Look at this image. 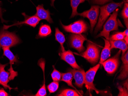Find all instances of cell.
<instances>
[{
	"label": "cell",
	"mask_w": 128,
	"mask_h": 96,
	"mask_svg": "<svg viewBox=\"0 0 128 96\" xmlns=\"http://www.w3.org/2000/svg\"><path fill=\"white\" fill-rule=\"evenodd\" d=\"M124 2L120 3L112 2L100 7V12L98 18V24L95 29L94 33L96 34L100 31L103 25L108 16L116 10L118 7L122 6Z\"/></svg>",
	"instance_id": "1"
},
{
	"label": "cell",
	"mask_w": 128,
	"mask_h": 96,
	"mask_svg": "<svg viewBox=\"0 0 128 96\" xmlns=\"http://www.w3.org/2000/svg\"><path fill=\"white\" fill-rule=\"evenodd\" d=\"M118 11V9H117L114 11L104 25L102 30L97 36V37L103 36L109 40L110 32L118 30V25L117 21Z\"/></svg>",
	"instance_id": "2"
},
{
	"label": "cell",
	"mask_w": 128,
	"mask_h": 96,
	"mask_svg": "<svg viewBox=\"0 0 128 96\" xmlns=\"http://www.w3.org/2000/svg\"><path fill=\"white\" fill-rule=\"evenodd\" d=\"M19 38L14 32L8 31H0V50L1 48H10L20 43Z\"/></svg>",
	"instance_id": "3"
},
{
	"label": "cell",
	"mask_w": 128,
	"mask_h": 96,
	"mask_svg": "<svg viewBox=\"0 0 128 96\" xmlns=\"http://www.w3.org/2000/svg\"><path fill=\"white\" fill-rule=\"evenodd\" d=\"M100 48L97 45L88 42L86 51L81 53L80 55L92 64L96 63L100 59Z\"/></svg>",
	"instance_id": "4"
},
{
	"label": "cell",
	"mask_w": 128,
	"mask_h": 96,
	"mask_svg": "<svg viewBox=\"0 0 128 96\" xmlns=\"http://www.w3.org/2000/svg\"><path fill=\"white\" fill-rule=\"evenodd\" d=\"M61 25L65 31L76 34L86 33L88 29L87 24L82 20H79L68 25H64L62 23Z\"/></svg>",
	"instance_id": "5"
},
{
	"label": "cell",
	"mask_w": 128,
	"mask_h": 96,
	"mask_svg": "<svg viewBox=\"0 0 128 96\" xmlns=\"http://www.w3.org/2000/svg\"><path fill=\"white\" fill-rule=\"evenodd\" d=\"M100 6L93 5L88 10H86L78 14V15L84 18H87L90 20V31L92 32L95 26L97 23L98 15L100 13Z\"/></svg>",
	"instance_id": "6"
},
{
	"label": "cell",
	"mask_w": 128,
	"mask_h": 96,
	"mask_svg": "<svg viewBox=\"0 0 128 96\" xmlns=\"http://www.w3.org/2000/svg\"><path fill=\"white\" fill-rule=\"evenodd\" d=\"M100 64H98L94 67L90 69L88 71L85 72V84L86 86L90 91H95L97 94L100 93V91L96 88L93 84L95 76L97 71L100 68Z\"/></svg>",
	"instance_id": "7"
},
{
	"label": "cell",
	"mask_w": 128,
	"mask_h": 96,
	"mask_svg": "<svg viewBox=\"0 0 128 96\" xmlns=\"http://www.w3.org/2000/svg\"><path fill=\"white\" fill-rule=\"evenodd\" d=\"M121 51L119 50L114 57L108 59L102 63L104 69L109 74H113L116 71L119 64V57Z\"/></svg>",
	"instance_id": "8"
},
{
	"label": "cell",
	"mask_w": 128,
	"mask_h": 96,
	"mask_svg": "<svg viewBox=\"0 0 128 96\" xmlns=\"http://www.w3.org/2000/svg\"><path fill=\"white\" fill-rule=\"evenodd\" d=\"M2 49L3 50L4 55L7 57L10 61V68L8 69V71L10 72V76H9V80H13L17 76L18 73L17 72L15 71L13 69L12 65L14 64V63H16L18 62L17 60L16 56L11 51L10 48L7 47H2Z\"/></svg>",
	"instance_id": "9"
},
{
	"label": "cell",
	"mask_w": 128,
	"mask_h": 96,
	"mask_svg": "<svg viewBox=\"0 0 128 96\" xmlns=\"http://www.w3.org/2000/svg\"><path fill=\"white\" fill-rule=\"evenodd\" d=\"M22 15L24 16L25 17L24 21H18L15 23L14 24L10 25H4L3 26V30H7L8 28L12 26H19L22 25L23 24H26V25L32 26L33 28H35L38 24L39 21L41 20L39 18L35 15L32 16H29L26 15L25 13H22Z\"/></svg>",
	"instance_id": "10"
},
{
	"label": "cell",
	"mask_w": 128,
	"mask_h": 96,
	"mask_svg": "<svg viewBox=\"0 0 128 96\" xmlns=\"http://www.w3.org/2000/svg\"><path fill=\"white\" fill-rule=\"evenodd\" d=\"M85 40V38L80 34H73L70 37L71 47L77 50L80 53H82L84 50L83 43Z\"/></svg>",
	"instance_id": "11"
},
{
	"label": "cell",
	"mask_w": 128,
	"mask_h": 96,
	"mask_svg": "<svg viewBox=\"0 0 128 96\" xmlns=\"http://www.w3.org/2000/svg\"><path fill=\"white\" fill-rule=\"evenodd\" d=\"M61 59L66 62L73 69H80V67L77 63L73 53L70 50L62 52L59 53Z\"/></svg>",
	"instance_id": "12"
},
{
	"label": "cell",
	"mask_w": 128,
	"mask_h": 96,
	"mask_svg": "<svg viewBox=\"0 0 128 96\" xmlns=\"http://www.w3.org/2000/svg\"><path fill=\"white\" fill-rule=\"evenodd\" d=\"M69 72L72 73L73 77L75 81V84L79 88H82L83 85L85 84V72L83 69H68Z\"/></svg>",
	"instance_id": "13"
},
{
	"label": "cell",
	"mask_w": 128,
	"mask_h": 96,
	"mask_svg": "<svg viewBox=\"0 0 128 96\" xmlns=\"http://www.w3.org/2000/svg\"><path fill=\"white\" fill-rule=\"evenodd\" d=\"M8 64H2L0 63V85H1L6 89H8L9 90L16 89L10 87L8 85L10 80L9 76H10V72L6 71L5 68Z\"/></svg>",
	"instance_id": "14"
},
{
	"label": "cell",
	"mask_w": 128,
	"mask_h": 96,
	"mask_svg": "<svg viewBox=\"0 0 128 96\" xmlns=\"http://www.w3.org/2000/svg\"><path fill=\"white\" fill-rule=\"evenodd\" d=\"M36 12L35 15L40 20H45L49 23H53V20L50 16L49 10H45L44 7V5H38L36 7Z\"/></svg>",
	"instance_id": "15"
},
{
	"label": "cell",
	"mask_w": 128,
	"mask_h": 96,
	"mask_svg": "<svg viewBox=\"0 0 128 96\" xmlns=\"http://www.w3.org/2000/svg\"><path fill=\"white\" fill-rule=\"evenodd\" d=\"M105 41V46L102 50L100 56V64H102L103 62L108 59L111 55V48L109 40L104 38Z\"/></svg>",
	"instance_id": "16"
},
{
	"label": "cell",
	"mask_w": 128,
	"mask_h": 96,
	"mask_svg": "<svg viewBox=\"0 0 128 96\" xmlns=\"http://www.w3.org/2000/svg\"><path fill=\"white\" fill-rule=\"evenodd\" d=\"M122 60V61L123 65L122 69L118 76V79L119 80H124L128 77V52H127L124 54V56H122L121 58Z\"/></svg>",
	"instance_id": "17"
},
{
	"label": "cell",
	"mask_w": 128,
	"mask_h": 96,
	"mask_svg": "<svg viewBox=\"0 0 128 96\" xmlns=\"http://www.w3.org/2000/svg\"><path fill=\"white\" fill-rule=\"evenodd\" d=\"M38 65L41 68L44 73V84L39 90L37 93L34 96H45L47 95L46 90V86L45 82V75H44V70H45V61L43 59H40L38 62Z\"/></svg>",
	"instance_id": "18"
},
{
	"label": "cell",
	"mask_w": 128,
	"mask_h": 96,
	"mask_svg": "<svg viewBox=\"0 0 128 96\" xmlns=\"http://www.w3.org/2000/svg\"><path fill=\"white\" fill-rule=\"evenodd\" d=\"M109 41L111 49L113 48L119 49L122 51V56H124L127 51L128 44H126L125 41L123 40V39L119 40H109Z\"/></svg>",
	"instance_id": "19"
},
{
	"label": "cell",
	"mask_w": 128,
	"mask_h": 96,
	"mask_svg": "<svg viewBox=\"0 0 128 96\" xmlns=\"http://www.w3.org/2000/svg\"><path fill=\"white\" fill-rule=\"evenodd\" d=\"M52 33L51 27L46 24H42L40 27L38 33L37 37L45 38L51 35Z\"/></svg>",
	"instance_id": "20"
},
{
	"label": "cell",
	"mask_w": 128,
	"mask_h": 96,
	"mask_svg": "<svg viewBox=\"0 0 128 96\" xmlns=\"http://www.w3.org/2000/svg\"><path fill=\"white\" fill-rule=\"evenodd\" d=\"M62 79L61 81L64 82L67 84L69 86L72 87L75 90H76L77 91L80 92L76 89L73 86L72 84V80L73 79V75L72 73L70 72H67V73H62Z\"/></svg>",
	"instance_id": "21"
},
{
	"label": "cell",
	"mask_w": 128,
	"mask_h": 96,
	"mask_svg": "<svg viewBox=\"0 0 128 96\" xmlns=\"http://www.w3.org/2000/svg\"><path fill=\"white\" fill-rule=\"evenodd\" d=\"M55 36L56 40L60 43L62 52L65 51V49L63 46V44L66 40L65 36L58 28H55Z\"/></svg>",
	"instance_id": "22"
},
{
	"label": "cell",
	"mask_w": 128,
	"mask_h": 96,
	"mask_svg": "<svg viewBox=\"0 0 128 96\" xmlns=\"http://www.w3.org/2000/svg\"><path fill=\"white\" fill-rule=\"evenodd\" d=\"M86 0H70L71 7L72 8V13L71 18L74 17L75 16L78 15V13L77 12V8L80 3L84 2Z\"/></svg>",
	"instance_id": "23"
},
{
	"label": "cell",
	"mask_w": 128,
	"mask_h": 96,
	"mask_svg": "<svg viewBox=\"0 0 128 96\" xmlns=\"http://www.w3.org/2000/svg\"><path fill=\"white\" fill-rule=\"evenodd\" d=\"M57 96H82L80 92L77 91L76 90L70 89L63 90Z\"/></svg>",
	"instance_id": "24"
},
{
	"label": "cell",
	"mask_w": 128,
	"mask_h": 96,
	"mask_svg": "<svg viewBox=\"0 0 128 96\" xmlns=\"http://www.w3.org/2000/svg\"><path fill=\"white\" fill-rule=\"evenodd\" d=\"M122 16L124 19V21L126 28H128V1L125 2L123 9L122 11Z\"/></svg>",
	"instance_id": "25"
},
{
	"label": "cell",
	"mask_w": 128,
	"mask_h": 96,
	"mask_svg": "<svg viewBox=\"0 0 128 96\" xmlns=\"http://www.w3.org/2000/svg\"><path fill=\"white\" fill-rule=\"evenodd\" d=\"M53 67H54V70L51 74L52 79L54 81H60L62 79V74L56 69H55L54 66H53Z\"/></svg>",
	"instance_id": "26"
},
{
	"label": "cell",
	"mask_w": 128,
	"mask_h": 96,
	"mask_svg": "<svg viewBox=\"0 0 128 96\" xmlns=\"http://www.w3.org/2000/svg\"><path fill=\"white\" fill-rule=\"evenodd\" d=\"M59 86V84L58 82L54 81L48 85L47 88L50 93H53L56 91L58 89Z\"/></svg>",
	"instance_id": "27"
},
{
	"label": "cell",
	"mask_w": 128,
	"mask_h": 96,
	"mask_svg": "<svg viewBox=\"0 0 128 96\" xmlns=\"http://www.w3.org/2000/svg\"><path fill=\"white\" fill-rule=\"evenodd\" d=\"M125 36L124 35L122 32H118L114 34L109 37V40L116 41L122 40L124 39Z\"/></svg>",
	"instance_id": "28"
},
{
	"label": "cell",
	"mask_w": 128,
	"mask_h": 96,
	"mask_svg": "<svg viewBox=\"0 0 128 96\" xmlns=\"http://www.w3.org/2000/svg\"><path fill=\"white\" fill-rule=\"evenodd\" d=\"M118 89L119 91V93L118 96H128V89L126 87L118 86Z\"/></svg>",
	"instance_id": "29"
},
{
	"label": "cell",
	"mask_w": 128,
	"mask_h": 96,
	"mask_svg": "<svg viewBox=\"0 0 128 96\" xmlns=\"http://www.w3.org/2000/svg\"><path fill=\"white\" fill-rule=\"evenodd\" d=\"M110 1L111 0H92L93 3L100 5L104 4Z\"/></svg>",
	"instance_id": "30"
},
{
	"label": "cell",
	"mask_w": 128,
	"mask_h": 96,
	"mask_svg": "<svg viewBox=\"0 0 128 96\" xmlns=\"http://www.w3.org/2000/svg\"><path fill=\"white\" fill-rule=\"evenodd\" d=\"M9 94L6 92L4 90V89L1 88L0 89V96H8Z\"/></svg>",
	"instance_id": "31"
},
{
	"label": "cell",
	"mask_w": 128,
	"mask_h": 96,
	"mask_svg": "<svg viewBox=\"0 0 128 96\" xmlns=\"http://www.w3.org/2000/svg\"><path fill=\"white\" fill-rule=\"evenodd\" d=\"M1 1H0V19L1 20V21L2 23H4V22L6 23L7 21L4 20L2 17V10L1 8Z\"/></svg>",
	"instance_id": "32"
},
{
	"label": "cell",
	"mask_w": 128,
	"mask_h": 96,
	"mask_svg": "<svg viewBox=\"0 0 128 96\" xmlns=\"http://www.w3.org/2000/svg\"><path fill=\"white\" fill-rule=\"evenodd\" d=\"M124 35L125 36H128V28H126V30H125L124 32H122Z\"/></svg>",
	"instance_id": "33"
},
{
	"label": "cell",
	"mask_w": 128,
	"mask_h": 96,
	"mask_svg": "<svg viewBox=\"0 0 128 96\" xmlns=\"http://www.w3.org/2000/svg\"><path fill=\"white\" fill-rule=\"evenodd\" d=\"M124 87H126V89H128V80H126V82H125V83L124 84Z\"/></svg>",
	"instance_id": "34"
},
{
	"label": "cell",
	"mask_w": 128,
	"mask_h": 96,
	"mask_svg": "<svg viewBox=\"0 0 128 96\" xmlns=\"http://www.w3.org/2000/svg\"><path fill=\"white\" fill-rule=\"evenodd\" d=\"M125 41L127 44H128V36H125L124 38Z\"/></svg>",
	"instance_id": "35"
},
{
	"label": "cell",
	"mask_w": 128,
	"mask_h": 96,
	"mask_svg": "<svg viewBox=\"0 0 128 96\" xmlns=\"http://www.w3.org/2000/svg\"><path fill=\"white\" fill-rule=\"evenodd\" d=\"M51 0V6L54 7V1L55 0Z\"/></svg>",
	"instance_id": "36"
},
{
	"label": "cell",
	"mask_w": 128,
	"mask_h": 96,
	"mask_svg": "<svg viewBox=\"0 0 128 96\" xmlns=\"http://www.w3.org/2000/svg\"></svg>",
	"instance_id": "37"
}]
</instances>
